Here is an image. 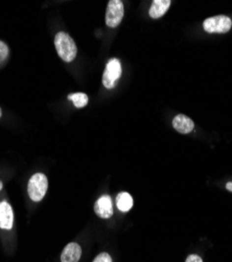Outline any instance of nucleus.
Returning <instances> with one entry per match:
<instances>
[{"instance_id":"1","label":"nucleus","mask_w":232,"mask_h":262,"mask_svg":"<svg viewBox=\"0 0 232 262\" xmlns=\"http://www.w3.org/2000/svg\"><path fill=\"white\" fill-rule=\"evenodd\" d=\"M55 46L58 55L65 62H72L77 57L78 48L74 40L65 32H59L55 37Z\"/></svg>"},{"instance_id":"2","label":"nucleus","mask_w":232,"mask_h":262,"mask_svg":"<svg viewBox=\"0 0 232 262\" xmlns=\"http://www.w3.org/2000/svg\"><path fill=\"white\" fill-rule=\"evenodd\" d=\"M48 188L47 177L43 173H36L32 175L29 182L28 192L30 199L39 202L44 198Z\"/></svg>"},{"instance_id":"3","label":"nucleus","mask_w":232,"mask_h":262,"mask_svg":"<svg viewBox=\"0 0 232 262\" xmlns=\"http://www.w3.org/2000/svg\"><path fill=\"white\" fill-rule=\"evenodd\" d=\"M232 27V21L225 15H218L213 17L207 18L203 22L204 30L209 34H225L229 32Z\"/></svg>"},{"instance_id":"4","label":"nucleus","mask_w":232,"mask_h":262,"mask_svg":"<svg viewBox=\"0 0 232 262\" xmlns=\"http://www.w3.org/2000/svg\"><path fill=\"white\" fill-rule=\"evenodd\" d=\"M121 64L117 59H111L106 64V68L103 75V84L106 88L112 89L115 87L117 81L121 76Z\"/></svg>"},{"instance_id":"5","label":"nucleus","mask_w":232,"mask_h":262,"mask_svg":"<svg viewBox=\"0 0 232 262\" xmlns=\"http://www.w3.org/2000/svg\"><path fill=\"white\" fill-rule=\"evenodd\" d=\"M125 15L123 3L120 0H110L106 11V24L109 28L118 27Z\"/></svg>"},{"instance_id":"6","label":"nucleus","mask_w":232,"mask_h":262,"mask_svg":"<svg viewBox=\"0 0 232 262\" xmlns=\"http://www.w3.org/2000/svg\"><path fill=\"white\" fill-rule=\"evenodd\" d=\"M95 214L103 219H108L113 215V206L110 196H102L94 204Z\"/></svg>"},{"instance_id":"7","label":"nucleus","mask_w":232,"mask_h":262,"mask_svg":"<svg viewBox=\"0 0 232 262\" xmlns=\"http://www.w3.org/2000/svg\"><path fill=\"white\" fill-rule=\"evenodd\" d=\"M14 225L13 209L6 201L0 202V228L11 230Z\"/></svg>"},{"instance_id":"8","label":"nucleus","mask_w":232,"mask_h":262,"mask_svg":"<svg viewBox=\"0 0 232 262\" xmlns=\"http://www.w3.org/2000/svg\"><path fill=\"white\" fill-rule=\"evenodd\" d=\"M173 126L178 132L182 134H186L192 132L193 129L195 128L194 121L188 118L185 114H178L173 120Z\"/></svg>"},{"instance_id":"9","label":"nucleus","mask_w":232,"mask_h":262,"mask_svg":"<svg viewBox=\"0 0 232 262\" xmlns=\"http://www.w3.org/2000/svg\"><path fill=\"white\" fill-rule=\"evenodd\" d=\"M81 255H82V249L80 245L76 242H71L64 248L62 255H61V261L62 262H79Z\"/></svg>"},{"instance_id":"10","label":"nucleus","mask_w":232,"mask_h":262,"mask_svg":"<svg viewBox=\"0 0 232 262\" xmlns=\"http://www.w3.org/2000/svg\"><path fill=\"white\" fill-rule=\"evenodd\" d=\"M171 3V0H154L150 11H148V15L153 19L161 18L170 9Z\"/></svg>"},{"instance_id":"11","label":"nucleus","mask_w":232,"mask_h":262,"mask_svg":"<svg viewBox=\"0 0 232 262\" xmlns=\"http://www.w3.org/2000/svg\"><path fill=\"white\" fill-rule=\"evenodd\" d=\"M116 206L121 212H128L133 207V198L128 192H121L116 196Z\"/></svg>"},{"instance_id":"12","label":"nucleus","mask_w":232,"mask_h":262,"mask_svg":"<svg viewBox=\"0 0 232 262\" xmlns=\"http://www.w3.org/2000/svg\"><path fill=\"white\" fill-rule=\"evenodd\" d=\"M68 100L72 101L73 105L76 106L77 108H83L88 104V96L86 94L83 93H77V94H71L68 96Z\"/></svg>"},{"instance_id":"13","label":"nucleus","mask_w":232,"mask_h":262,"mask_svg":"<svg viewBox=\"0 0 232 262\" xmlns=\"http://www.w3.org/2000/svg\"><path fill=\"white\" fill-rule=\"evenodd\" d=\"M7 56H9V47L3 41H0V62H3Z\"/></svg>"},{"instance_id":"14","label":"nucleus","mask_w":232,"mask_h":262,"mask_svg":"<svg viewBox=\"0 0 232 262\" xmlns=\"http://www.w3.org/2000/svg\"><path fill=\"white\" fill-rule=\"evenodd\" d=\"M93 262H112V258L108 253H101L96 256Z\"/></svg>"},{"instance_id":"15","label":"nucleus","mask_w":232,"mask_h":262,"mask_svg":"<svg viewBox=\"0 0 232 262\" xmlns=\"http://www.w3.org/2000/svg\"><path fill=\"white\" fill-rule=\"evenodd\" d=\"M185 262H203V260L199 255H189Z\"/></svg>"},{"instance_id":"16","label":"nucleus","mask_w":232,"mask_h":262,"mask_svg":"<svg viewBox=\"0 0 232 262\" xmlns=\"http://www.w3.org/2000/svg\"><path fill=\"white\" fill-rule=\"evenodd\" d=\"M226 189L230 192H232V182H229L226 184Z\"/></svg>"},{"instance_id":"17","label":"nucleus","mask_w":232,"mask_h":262,"mask_svg":"<svg viewBox=\"0 0 232 262\" xmlns=\"http://www.w3.org/2000/svg\"><path fill=\"white\" fill-rule=\"evenodd\" d=\"M1 190H2V182L0 181V191H1Z\"/></svg>"},{"instance_id":"18","label":"nucleus","mask_w":232,"mask_h":262,"mask_svg":"<svg viewBox=\"0 0 232 262\" xmlns=\"http://www.w3.org/2000/svg\"><path fill=\"white\" fill-rule=\"evenodd\" d=\"M1 116H2V110L0 108V118H1Z\"/></svg>"}]
</instances>
